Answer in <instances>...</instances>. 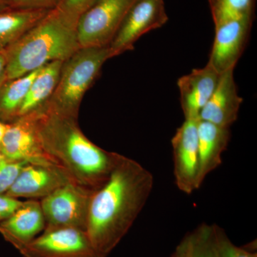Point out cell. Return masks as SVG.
<instances>
[{
	"label": "cell",
	"instance_id": "1",
	"mask_svg": "<svg viewBox=\"0 0 257 257\" xmlns=\"http://www.w3.org/2000/svg\"><path fill=\"white\" fill-rule=\"evenodd\" d=\"M154 187V177L121 155L105 183L92 193L86 232L99 257L113 251L138 219Z\"/></svg>",
	"mask_w": 257,
	"mask_h": 257
},
{
	"label": "cell",
	"instance_id": "2",
	"mask_svg": "<svg viewBox=\"0 0 257 257\" xmlns=\"http://www.w3.org/2000/svg\"><path fill=\"white\" fill-rule=\"evenodd\" d=\"M36 130L47 155L74 182L90 190L105 183L121 156L89 140L77 118L60 114L46 104L37 110Z\"/></svg>",
	"mask_w": 257,
	"mask_h": 257
},
{
	"label": "cell",
	"instance_id": "3",
	"mask_svg": "<svg viewBox=\"0 0 257 257\" xmlns=\"http://www.w3.org/2000/svg\"><path fill=\"white\" fill-rule=\"evenodd\" d=\"M77 23L58 10L47 15L23 37L5 49L7 79L18 78L50 62H64L81 48Z\"/></svg>",
	"mask_w": 257,
	"mask_h": 257
},
{
	"label": "cell",
	"instance_id": "4",
	"mask_svg": "<svg viewBox=\"0 0 257 257\" xmlns=\"http://www.w3.org/2000/svg\"><path fill=\"white\" fill-rule=\"evenodd\" d=\"M113 57L109 46L80 48L64 61L55 92L46 105L52 110L77 118L83 97Z\"/></svg>",
	"mask_w": 257,
	"mask_h": 257
},
{
	"label": "cell",
	"instance_id": "5",
	"mask_svg": "<svg viewBox=\"0 0 257 257\" xmlns=\"http://www.w3.org/2000/svg\"><path fill=\"white\" fill-rule=\"evenodd\" d=\"M93 192L69 182L42 199L45 229L71 227L86 231Z\"/></svg>",
	"mask_w": 257,
	"mask_h": 257
},
{
	"label": "cell",
	"instance_id": "6",
	"mask_svg": "<svg viewBox=\"0 0 257 257\" xmlns=\"http://www.w3.org/2000/svg\"><path fill=\"white\" fill-rule=\"evenodd\" d=\"M135 1L99 0L93 5L77 21V38L81 48L109 46Z\"/></svg>",
	"mask_w": 257,
	"mask_h": 257
},
{
	"label": "cell",
	"instance_id": "7",
	"mask_svg": "<svg viewBox=\"0 0 257 257\" xmlns=\"http://www.w3.org/2000/svg\"><path fill=\"white\" fill-rule=\"evenodd\" d=\"M36 117L37 110L8 123L0 143V152L5 160L59 167L42 148L37 133Z\"/></svg>",
	"mask_w": 257,
	"mask_h": 257
},
{
	"label": "cell",
	"instance_id": "8",
	"mask_svg": "<svg viewBox=\"0 0 257 257\" xmlns=\"http://www.w3.org/2000/svg\"><path fill=\"white\" fill-rule=\"evenodd\" d=\"M168 19L164 0H136L109 45L113 57L133 50L134 45L140 37L162 28Z\"/></svg>",
	"mask_w": 257,
	"mask_h": 257
},
{
	"label": "cell",
	"instance_id": "9",
	"mask_svg": "<svg viewBox=\"0 0 257 257\" xmlns=\"http://www.w3.org/2000/svg\"><path fill=\"white\" fill-rule=\"evenodd\" d=\"M19 252L23 257H99L86 231L71 227L45 229Z\"/></svg>",
	"mask_w": 257,
	"mask_h": 257
},
{
	"label": "cell",
	"instance_id": "10",
	"mask_svg": "<svg viewBox=\"0 0 257 257\" xmlns=\"http://www.w3.org/2000/svg\"><path fill=\"white\" fill-rule=\"evenodd\" d=\"M199 120L185 119L172 140L175 184L181 192L187 194L198 189Z\"/></svg>",
	"mask_w": 257,
	"mask_h": 257
},
{
	"label": "cell",
	"instance_id": "11",
	"mask_svg": "<svg viewBox=\"0 0 257 257\" xmlns=\"http://www.w3.org/2000/svg\"><path fill=\"white\" fill-rule=\"evenodd\" d=\"M252 20L253 17H242L215 25L208 64L219 74L234 69L247 41Z\"/></svg>",
	"mask_w": 257,
	"mask_h": 257
},
{
	"label": "cell",
	"instance_id": "12",
	"mask_svg": "<svg viewBox=\"0 0 257 257\" xmlns=\"http://www.w3.org/2000/svg\"><path fill=\"white\" fill-rule=\"evenodd\" d=\"M69 182L73 181L60 167L28 164L5 194L18 199H42Z\"/></svg>",
	"mask_w": 257,
	"mask_h": 257
},
{
	"label": "cell",
	"instance_id": "13",
	"mask_svg": "<svg viewBox=\"0 0 257 257\" xmlns=\"http://www.w3.org/2000/svg\"><path fill=\"white\" fill-rule=\"evenodd\" d=\"M46 226L40 202L23 201L8 219L0 222V234L20 251L43 232Z\"/></svg>",
	"mask_w": 257,
	"mask_h": 257
},
{
	"label": "cell",
	"instance_id": "14",
	"mask_svg": "<svg viewBox=\"0 0 257 257\" xmlns=\"http://www.w3.org/2000/svg\"><path fill=\"white\" fill-rule=\"evenodd\" d=\"M242 101L238 94L234 69H230L220 74L215 90L199 114V120L230 128L237 119Z\"/></svg>",
	"mask_w": 257,
	"mask_h": 257
},
{
	"label": "cell",
	"instance_id": "15",
	"mask_svg": "<svg viewBox=\"0 0 257 257\" xmlns=\"http://www.w3.org/2000/svg\"><path fill=\"white\" fill-rule=\"evenodd\" d=\"M220 74L209 64L194 69L179 79L180 102L185 119H199V114L215 90Z\"/></svg>",
	"mask_w": 257,
	"mask_h": 257
},
{
	"label": "cell",
	"instance_id": "16",
	"mask_svg": "<svg viewBox=\"0 0 257 257\" xmlns=\"http://www.w3.org/2000/svg\"><path fill=\"white\" fill-rule=\"evenodd\" d=\"M197 135V187L199 189L207 176L221 165V156L228 146L231 133L229 128L199 120Z\"/></svg>",
	"mask_w": 257,
	"mask_h": 257
},
{
	"label": "cell",
	"instance_id": "17",
	"mask_svg": "<svg viewBox=\"0 0 257 257\" xmlns=\"http://www.w3.org/2000/svg\"><path fill=\"white\" fill-rule=\"evenodd\" d=\"M48 11L40 9L8 8L0 12V50L10 46L23 37L37 25Z\"/></svg>",
	"mask_w": 257,
	"mask_h": 257
},
{
	"label": "cell",
	"instance_id": "18",
	"mask_svg": "<svg viewBox=\"0 0 257 257\" xmlns=\"http://www.w3.org/2000/svg\"><path fill=\"white\" fill-rule=\"evenodd\" d=\"M63 62H50L40 69L29 89L20 116L40 109L50 100L58 83Z\"/></svg>",
	"mask_w": 257,
	"mask_h": 257
},
{
	"label": "cell",
	"instance_id": "19",
	"mask_svg": "<svg viewBox=\"0 0 257 257\" xmlns=\"http://www.w3.org/2000/svg\"><path fill=\"white\" fill-rule=\"evenodd\" d=\"M39 70L5 81L0 88V121L8 124L20 116L24 101Z\"/></svg>",
	"mask_w": 257,
	"mask_h": 257
},
{
	"label": "cell",
	"instance_id": "20",
	"mask_svg": "<svg viewBox=\"0 0 257 257\" xmlns=\"http://www.w3.org/2000/svg\"><path fill=\"white\" fill-rule=\"evenodd\" d=\"M175 254L178 257H219L213 224L199 225L182 240Z\"/></svg>",
	"mask_w": 257,
	"mask_h": 257
},
{
	"label": "cell",
	"instance_id": "21",
	"mask_svg": "<svg viewBox=\"0 0 257 257\" xmlns=\"http://www.w3.org/2000/svg\"><path fill=\"white\" fill-rule=\"evenodd\" d=\"M214 25L242 17H253L255 0H209Z\"/></svg>",
	"mask_w": 257,
	"mask_h": 257
},
{
	"label": "cell",
	"instance_id": "22",
	"mask_svg": "<svg viewBox=\"0 0 257 257\" xmlns=\"http://www.w3.org/2000/svg\"><path fill=\"white\" fill-rule=\"evenodd\" d=\"M216 247L219 257H257V253L238 247L230 241L224 230L213 224Z\"/></svg>",
	"mask_w": 257,
	"mask_h": 257
},
{
	"label": "cell",
	"instance_id": "23",
	"mask_svg": "<svg viewBox=\"0 0 257 257\" xmlns=\"http://www.w3.org/2000/svg\"><path fill=\"white\" fill-rule=\"evenodd\" d=\"M26 165H28L26 162L5 159L0 162V194L8 192Z\"/></svg>",
	"mask_w": 257,
	"mask_h": 257
},
{
	"label": "cell",
	"instance_id": "24",
	"mask_svg": "<svg viewBox=\"0 0 257 257\" xmlns=\"http://www.w3.org/2000/svg\"><path fill=\"white\" fill-rule=\"evenodd\" d=\"M99 0H58L55 8L77 23L79 18Z\"/></svg>",
	"mask_w": 257,
	"mask_h": 257
},
{
	"label": "cell",
	"instance_id": "25",
	"mask_svg": "<svg viewBox=\"0 0 257 257\" xmlns=\"http://www.w3.org/2000/svg\"><path fill=\"white\" fill-rule=\"evenodd\" d=\"M10 8L50 10L55 8L58 0H6Z\"/></svg>",
	"mask_w": 257,
	"mask_h": 257
},
{
	"label": "cell",
	"instance_id": "26",
	"mask_svg": "<svg viewBox=\"0 0 257 257\" xmlns=\"http://www.w3.org/2000/svg\"><path fill=\"white\" fill-rule=\"evenodd\" d=\"M23 202L7 194H0V222L11 216Z\"/></svg>",
	"mask_w": 257,
	"mask_h": 257
},
{
	"label": "cell",
	"instance_id": "27",
	"mask_svg": "<svg viewBox=\"0 0 257 257\" xmlns=\"http://www.w3.org/2000/svg\"><path fill=\"white\" fill-rule=\"evenodd\" d=\"M7 57L5 49L0 50V88L7 80Z\"/></svg>",
	"mask_w": 257,
	"mask_h": 257
},
{
	"label": "cell",
	"instance_id": "28",
	"mask_svg": "<svg viewBox=\"0 0 257 257\" xmlns=\"http://www.w3.org/2000/svg\"><path fill=\"white\" fill-rule=\"evenodd\" d=\"M7 126H8V124H5V123L0 121V143H1L3 135H4L5 131H6Z\"/></svg>",
	"mask_w": 257,
	"mask_h": 257
},
{
	"label": "cell",
	"instance_id": "29",
	"mask_svg": "<svg viewBox=\"0 0 257 257\" xmlns=\"http://www.w3.org/2000/svg\"><path fill=\"white\" fill-rule=\"evenodd\" d=\"M10 8L7 5L6 0H0V12Z\"/></svg>",
	"mask_w": 257,
	"mask_h": 257
},
{
	"label": "cell",
	"instance_id": "30",
	"mask_svg": "<svg viewBox=\"0 0 257 257\" xmlns=\"http://www.w3.org/2000/svg\"><path fill=\"white\" fill-rule=\"evenodd\" d=\"M4 157L3 156V155H2V153H1V152H0V162H1V161H3V160H4Z\"/></svg>",
	"mask_w": 257,
	"mask_h": 257
},
{
	"label": "cell",
	"instance_id": "31",
	"mask_svg": "<svg viewBox=\"0 0 257 257\" xmlns=\"http://www.w3.org/2000/svg\"><path fill=\"white\" fill-rule=\"evenodd\" d=\"M171 257H178V256H177V255H175V253H174L173 256H171Z\"/></svg>",
	"mask_w": 257,
	"mask_h": 257
}]
</instances>
